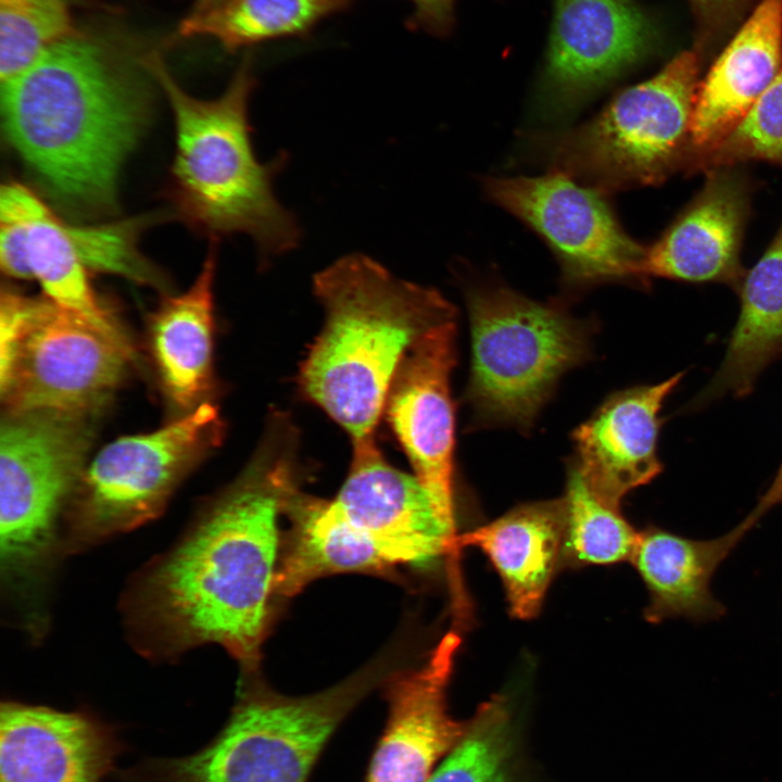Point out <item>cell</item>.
<instances>
[{
	"label": "cell",
	"instance_id": "obj_1",
	"mask_svg": "<svg viewBox=\"0 0 782 782\" xmlns=\"http://www.w3.org/2000/svg\"><path fill=\"white\" fill-rule=\"evenodd\" d=\"M295 434L286 417L272 418L242 474L129 583L122 614L141 655L174 660L216 644L243 672L257 671L277 601L286 503L299 485Z\"/></svg>",
	"mask_w": 782,
	"mask_h": 782
},
{
	"label": "cell",
	"instance_id": "obj_2",
	"mask_svg": "<svg viewBox=\"0 0 782 782\" xmlns=\"http://www.w3.org/2000/svg\"><path fill=\"white\" fill-rule=\"evenodd\" d=\"M1 112L11 144L56 199L103 212L143 128L148 89L113 49L77 33L1 83Z\"/></svg>",
	"mask_w": 782,
	"mask_h": 782
},
{
	"label": "cell",
	"instance_id": "obj_3",
	"mask_svg": "<svg viewBox=\"0 0 782 782\" xmlns=\"http://www.w3.org/2000/svg\"><path fill=\"white\" fill-rule=\"evenodd\" d=\"M325 323L299 371L304 395L350 436L375 442L389 388L411 346L455 321L438 290L394 276L371 257L352 253L314 276Z\"/></svg>",
	"mask_w": 782,
	"mask_h": 782
},
{
	"label": "cell",
	"instance_id": "obj_4",
	"mask_svg": "<svg viewBox=\"0 0 782 782\" xmlns=\"http://www.w3.org/2000/svg\"><path fill=\"white\" fill-rule=\"evenodd\" d=\"M142 63L174 116L171 198L182 220L210 236L248 235L262 263L295 249L300 226L273 188L287 156L263 164L252 144L248 109L255 78L250 58L242 60L226 90L213 100L187 93L157 53Z\"/></svg>",
	"mask_w": 782,
	"mask_h": 782
},
{
	"label": "cell",
	"instance_id": "obj_5",
	"mask_svg": "<svg viewBox=\"0 0 782 782\" xmlns=\"http://www.w3.org/2000/svg\"><path fill=\"white\" fill-rule=\"evenodd\" d=\"M92 417L5 413L0 430L1 592L30 635L47 628L46 593L65 514L87 466Z\"/></svg>",
	"mask_w": 782,
	"mask_h": 782
},
{
	"label": "cell",
	"instance_id": "obj_6",
	"mask_svg": "<svg viewBox=\"0 0 782 782\" xmlns=\"http://www.w3.org/2000/svg\"><path fill=\"white\" fill-rule=\"evenodd\" d=\"M375 661L324 691L281 694L243 672L236 703L205 745L182 756L148 757L116 782H307L328 742L390 671Z\"/></svg>",
	"mask_w": 782,
	"mask_h": 782
},
{
	"label": "cell",
	"instance_id": "obj_7",
	"mask_svg": "<svg viewBox=\"0 0 782 782\" xmlns=\"http://www.w3.org/2000/svg\"><path fill=\"white\" fill-rule=\"evenodd\" d=\"M701 67L698 49L683 51L588 122L532 134L527 148L548 172L605 194L660 185L690 161Z\"/></svg>",
	"mask_w": 782,
	"mask_h": 782
},
{
	"label": "cell",
	"instance_id": "obj_8",
	"mask_svg": "<svg viewBox=\"0 0 782 782\" xmlns=\"http://www.w3.org/2000/svg\"><path fill=\"white\" fill-rule=\"evenodd\" d=\"M471 366L467 402L483 425L528 429L563 374L590 355V331L556 303L507 286L467 288Z\"/></svg>",
	"mask_w": 782,
	"mask_h": 782
},
{
	"label": "cell",
	"instance_id": "obj_9",
	"mask_svg": "<svg viewBox=\"0 0 782 782\" xmlns=\"http://www.w3.org/2000/svg\"><path fill=\"white\" fill-rule=\"evenodd\" d=\"M223 433L218 408L205 401L162 428L103 446L65 514L63 552L85 551L156 518Z\"/></svg>",
	"mask_w": 782,
	"mask_h": 782
},
{
	"label": "cell",
	"instance_id": "obj_10",
	"mask_svg": "<svg viewBox=\"0 0 782 782\" xmlns=\"http://www.w3.org/2000/svg\"><path fill=\"white\" fill-rule=\"evenodd\" d=\"M490 200L537 232L555 254L569 290L610 281H643L647 247L620 224L608 194L556 172L538 177H485Z\"/></svg>",
	"mask_w": 782,
	"mask_h": 782
},
{
	"label": "cell",
	"instance_id": "obj_11",
	"mask_svg": "<svg viewBox=\"0 0 782 782\" xmlns=\"http://www.w3.org/2000/svg\"><path fill=\"white\" fill-rule=\"evenodd\" d=\"M134 357L78 315L37 298L11 370L0 383L5 413L94 417Z\"/></svg>",
	"mask_w": 782,
	"mask_h": 782
},
{
	"label": "cell",
	"instance_id": "obj_12",
	"mask_svg": "<svg viewBox=\"0 0 782 782\" xmlns=\"http://www.w3.org/2000/svg\"><path fill=\"white\" fill-rule=\"evenodd\" d=\"M653 27L633 0H555L535 114L563 122L643 61Z\"/></svg>",
	"mask_w": 782,
	"mask_h": 782
},
{
	"label": "cell",
	"instance_id": "obj_13",
	"mask_svg": "<svg viewBox=\"0 0 782 782\" xmlns=\"http://www.w3.org/2000/svg\"><path fill=\"white\" fill-rule=\"evenodd\" d=\"M455 358V321L424 335L404 355L389 388L383 412L409 459L413 475L442 521L457 533L453 484L454 408L450 389Z\"/></svg>",
	"mask_w": 782,
	"mask_h": 782
},
{
	"label": "cell",
	"instance_id": "obj_14",
	"mask_svg": "<svg viewBox=\"0 0 782 782\" xmlns=\"http://www.w3.org/2000/svg\"><path fill=\"white\" fill-rule=\"evenodd\" d=\"M394 566L429 568L458 547L414 475L390 465L376 442L353 445L346 479L332 499Z\"/></svg>",
	"mask_w": 782,
	"mask_h": 782
},
{
	"label": "cell",
	"instance_id": "obj_15",
	"mask_svg": "<svg viewBox=\"0 0 782 782\" xmlns=\"http://www.w3.org/2000/svg\"><path fill=\"white\" fill-rule=\"evenodd\" d=\"M459 644L450 631L421 666L387 678L388 716L364 782H428L440 758L461 742L468 722L455 720L446 703Z\"/></svg>",
	"mask_w": 782,
	"mask_h": 782
},
{
	"label": "cell",
	"instance_id": "obj_16",
	"mask_svg": "<svg viewBox=\"0 0 782 782\" xmlns=\"http://www.w3.org/2000/svg\"><path fill=\"white\" fill-rule=\"evenodd\" d=\"M701 190L647 247L641 278L722 282L740 287L741 248L751 213L753 184L739 168L706 173Z\"/></svg>",
	"mask_w": 782,
	"mask_h": 782
},
{
	"label": "cell",
	"instance_id": "obj_17",
	"mask_svg": "<svg viewBox=\"0 0 782 782\" xmlns=\"http://www.w3.org/2000/svg\"><path fill=\"white\" fill-rule=\"evenodd\" d=\"M124 748L93 714L1 703L0 782H104Z\"/></svg>",
	"mask_w": 782,
	"mask_h": 782
},
{
	"label": "cell",
	"instance_id": "obj_18",
	"mask_svg": "<svg viewBox=\"0 0 782 782\" xmlns=\"http://www.w3.org/2000/svg\"><path fill=\"white\" fill-rule=\"evenodd\" d=\"M682 377L614 393L575 430L573 466L604 503L619 508L629 492L660 474L659 412Z\"/></svg>",
	"mask_w": 782,
	"mask_h": 782
},
{
	"label": "cell",
	"instance_id": "obj_19",
	"mask_svg": "<svg viewBox=\"0 0 782 782\" xmlns=\"http://www.w3.org/2000/svg\"><path fill=\"white\" fill-rule=\"evenodd\" d=\"M782 70V0H760L699 79L685 168L719 146Z\"/></svg>",
	"mask_w": 782,
	"mask_h": 782
},
{
	"label": "cell",
	"instance_id": "obj_20",
	"mask_svg": "<svg viewBox=\"0 0 782 782\" xmlns=\"http://www.w3.org/2000/svg\"><path fill=\"white\" fill-rule=\"evenodd\" d=\"M564 497L519 504L496 519L459 535V546L478 548L496 571L509 614L539 616L548 589L563 568Z\"/></svg>",
	"mask_w": 782,
	"mask_h": 782
},
{
	"label": "cell",
	"instance_id": "obj_21",
	"mask_svg": "<svg viewBox=\"0 0 782 782\" xmlns=\"http://www.w3.org/2000/svg\"><path fill=\"white\" fill-rule=\"evenodd\" d=\"M754 526L746 516L724 534L704 540L656 526L640 531L630 563L647 591L644 619L651 623L673 618L705 622L722 617L726 607L710 589L712 577Z\"/></svg>",
	"mask_w": 782,
	"mask_h": 782
},
{
	"label": "cell",
	"instance_id": "obj_22",
	"mask_svg": "<svg viewBox=\"0 0 782 782\" xmlns=\"http://www.w3.org/2000/svg\"><path fill=\"white\" fill-rule=\"evenodd\" d=\"M276 600L290 598L311 582L338 573H384L396 569L366 534L356 529L332 500L304 494L297 485L285 508Z\"/></svg>",
	"mask_w": 782,
	"mask_h": 782
},
{
	"label": "cell",
	"instance_id": "obj_23",
	"mask_svg": "<svg viewBox=\"0 0 782 782\" xmlns=\"http://www.w3.org/2000/svg\"><path fill=\"white\" fill-rule=\"evenodd\" d=\"M215 250L192 285L165 294L149 323L150 350L166 400L186 414L212 391ZM205 402V401H204Z\"/></svg>",
	"mask_w": 782,
	"mask_h": 782
},
{
	"label": "cell",
	"instance_id": "obj_24",
	"mask_svg": "<svg viewBox=\"0 0 782 782\" xmlns=\"http://www.w3.org/2000/svg\"><path fill=\"white\" fill-rule=\"evenodd\" d=\"M0 203L12 209L25 227L28 266L45 298L84 318L134 354L131 341L99 301L67 230L60 218L33 190L17 182L3 184Z\"/></svg>",
	"mask_w": 782,
	"mask_h": 782
},
{
	"label": "cell",
	"instance_id": "obj_25",
	"mask_svg": "<svg viewBox=\"0 0 782 782\" xmlns=\"http://www.w3.org/2000/svg\"><path fill=\"white\" fill-rule=\"evenodd\" d=\"M741 310L724 358L712 379L686 405L698 409L733 393L748 394L782 351V225L739 287Z\"/></svg>",
	"mask_w": 782,
	"mask_h": 782
},
{
	"label": "cell",
	"instance_id": "obj_26",
	"mask_svg": "<svg viewBox=\"0 0 782 782\" xmlns=\"http://www.w3.org/2000/svg\"><path fill=\"white\" fill-rule=\"evenodd\" d=\"M355 0H229L209 12L189 14L184 36H209L226 50L281 38H304L324 20L346 10Z\"/></svg>",
	"mask_w": 782,
	"mask_h": 782
},
{
	"label": "cell",
	"instance_id": "obj_27",
	"mask_svg": "<svg viewBox=\"0 0 782 782\" xmlns=\"http://www.w3.org/2000/svg\"><path fill=\"white\" fill-rule=\"evenodd\" d=\"M563 497L566 505L564 569L630 563L640 531L619 508L601 501L573 465Z\"/></svg>",
	"mask_w": 782,
	"mask_h": 782
},
{
	"label": "cell",
	"instance_id": "obj_28",
	"mask_svg": "<svg viewBox=\"0 0 782 782\" xmlns=\"http://www.w3.org/2000/svg\"><path fill=\"white\" fill-rule=\"evenodd\" d=\"M512 714L506 696L479 706L467 731L428 782H508Z\"/></svg>",
	"mask_w": 782,
	"mask_h": 782
},
{
	"label": "cell",
	"instance_id": "obj_29",
	"mask_svg": "<svg viewBox=\"0 0 782 782\" xmlns=\"http://www.w3.org/2000/svg\"><path fill=\"white\" fill-rule=\"evenodd\" d=\"M65 0H0V80L27 70L56 42L76 35Z\"/></svg>",
	"mask_w": 782,
	"mask_h": 782
},
{
	"label": "cell",
	"instance_id": "obj_30",
	"mask_svg": "<svg viewBox=\"0 0 782 782\" xmlns=\"http://www.w3.org/2000/svg\"><path fill=\"white\" fill-rule=\"evenodd\" d=\"M146 225V217H136L94 225L67 223V230L88 270L121 276L166 292L163 274L139 250V236Z\"/></svg>",
	"mask_w": 782,
	"mask_h": 782
},
{
	"label": "cell",
	"instance_id": "obj_31",
	"mask_svg": "<svg viewBox=\"0 0 782 782\" xmlns=\"http://www.w3.org/2000/svg\"><path fill=\"white\" fill-rule=\"evenodd\" d=\"M762 161L782 167V70L741 123L714 150L692 163L686 174Z\"/></svg>",
	"mask_w": 782,
	"mask_h": 782
},
{
	"label": "cell",
	"instance_id": "obj_32",
	"mask_svg": "<svg viewBox=\"0 0 782 782\" xmlns=\"http://www.w3.org/2000/svg\"><path fill=\"white\" fill-rule=\"evenodd\" d=\"M34 298L2 289L0 297V383L11 370L17 348L33 314Z\"/></svg>",
	"mask_w": 782,
	"mask_h": 782
},
{
	"label": "cell",
	"instance_id": "obj_33",
	"mask_svg": "<svg viewBox=\"0 0 782 782\" xmlns=\"http://www.w3.org/2000/svg\"><path fill=\"white\" fill-rule=\"evenodd\" d=\"M0 266L11 278H33L27 261L24 224L12 209L3 204H0Z\"/></svg>",
	"mask_w": 782,
	"mask_h": 782
},
{
	"label": "cell",
	"instance_id": "obj_34",
	"mask_svg": "<svg viewBox=\"0 0 782 782\" xmlns=\"http://www.w3.org/2000/svg\"><path fill=\"white\" fill-rule=\"evenodd\" d=\"M703 40L722 34L740 17L753 0H688Z\"/></svg>",
	"mask_w": 782,
	"mask_h": 782
},
{
	"label": "cell",
	"instance_id": "obj_35",
	"mask_svg": "<svg viewBox=\"0 0 782 782\" xmlns=\"http://www.w3.org/2000/svg\"><path fill=\"white\" fill-rule=\"evenodd\" d=\"M413 12L407 18L409 29L424 30L436 36L449 35L455 21L456 0H409Z\"/></svg>",
	"mask_w": 782,
	"mask_h": 782
},
{
	"label": "cell",
	"instance_id": "obj_36",
	"mask_svg": "<svg viewBox=\"0 0 782 782\" xmlns=\"http://www.w3.org/2000/svg\"><path fill=\"white\" fill-rule=\"evenodd\" d=\"M782 501V464L768 490L748 516L757 524L773 506Z\"/></svg>",
	"mask_w": 782,
	"mask_h": 782
},
{
	"label": "cell",
	"instance_id": "obj_37",
	"mask_svg": "<svg viewBox=\"0 0 782 782\" xmlns=\"http://www.w3.org/2000/svg\"><path fill=\"white\" fill-rule=\"evenodd\" d=\"M229 0H195L191 15L202 14L214 10Z\"/></svg>",
	"mask_w": 782,
	"mask_h": 782
},
{
	"label": "cell",
	"instance_id": "obj_38",
	"mask_svg": "<svg viewBox=\"0 0 782 782\" xmlns=\"http://www.w3.org/2000/svg\"><path fill=\"white\" fill-rule=\"evenodd\" d=\"M781 354H782V351H781Z\"/></svg>",
	"mask_w": 782,
	"mask_h": 782
}]
</instances>
